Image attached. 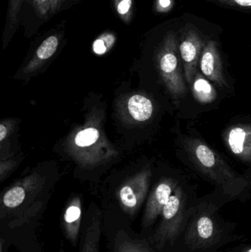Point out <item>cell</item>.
Instances as JSON below:
<instances>
[{"instance_id":"cell-14","label":"cell","mask_w":251,"mask_h":252,"mask_svg":"<svg viewBox=\"0 0 251 252\" xmlns=\"http://www.w3.org/2000/svg\"><path fill=\"white\" fill-rule=\"evenodd\" d=\"M203 74L196 75L190 90L193 91V95L200 103H209L214 101L216 97V93L213 87L209 84V80L203 78Z\"/></svg>"},{"instance_id":"cell-7","label":"cell","mask_w":251,"mask_h":252,"mask_svg":"<svg viewBox=\"0 0 251 252\" xmlns=\"http://www.w3.org/2000/svg\"><path fill=\"white\" fill-rule=\"evenodd\" d=\"M228 148L244 162L251 161V125L240 124L230 127L227 132Z\"/></svg>"},{"instance_id":"cell-16","label":"cell","mask_w":251,"mask_h":252,"mask_svg":"<svg viewBox=\"0 0 251 252\" xmlns=\"http://www.w3.org/2000/svg\"><path fill=\"white\" fill-rule=\"evenodd\" d=\"M219 7L251 13V0H204Z\"/></svg>"},{"instance_id":"cell-22","label":"cell","mask_w":251,"mask_h":252,"mask_svg":"<svg viewBox=\"0 0 251 252\" xmlns=\"http://www.w3.org/2000/svg\"><path fill=\"white\" fill-rule=\"evenodd\" d=\"M173 0H155L153 10L156 13H167L173 7Z\"/></svg>"},{"instance_id":"cell-9","label":"cell","mask_w":251,"mask_h":252,"mask_svg":"<svg viewBox=\"0 0 251 252\" xmlns=\"http://www.w3.org/2000/svg\"><path fill=\"white\" fill-rule=\"evenodd\" d=\"M187 241L195 247L209 245L215 237L213 220L208 215L203 214L195 219L189 231Z\"/></svg>"},{"instance_id":"cell-20","label":"cell","mask_w":251,"mask_h":252,"mask_svg":"<svg viewBox=\"0 0 251 252\" xmlns=\"http://www.w3.org/2000/svg\"><path fill=\"white\" fill-rule=\"evenodd\" d=\"M119 197H120L122 205L130 213L134 212L139 205V201L131 186L127 185V186L123 187L119 192Z\"/></svg>"},{"instance_id":"cell-8","label":"cell","mask_w":251,"mask_h":252,"mask_svg":"<svg viewBox=\"0 0 251 252\" xmlns=\"http://www.w3.org/2000/svg\"><path fill=\"white\" fill-rule=\"evenodd\" d=\"M175 185L172 182H163L155 189L146 209L143 223L147 227L154 223L159 215L162 214L164 207L170 198Z\"/></svg>"},{"instance_id":"cell-2","label":"cell","mask_w":251,"mask_h":252,"mask_svg":"<svg viewBox=\"0 0 251 252\" xmlns=\"http://www.w3.org/2000/svg\"><path fill=\"white\" fill-rule=\"evenodd\" d=\"M178 17L165 21L148 31L156 44L157 62L167 77L169 90L176 99H184L188 93L178 46Z\"/></svg>"},{"instance_id":"cell-23","label":"cell","mask_w":251,"mask_h":252,"mask_svg":"<svg viewBox=\"0 0 251 252\" xmlns=\"http://www.w3.org/2000/svg\"><path fill=\"white\" fill-rule=\"evenodd\" d=\"M82 1L83 0H59L57 14L75 7Z\"/></svg>"},{"instance_id":"cell-6","label":"cell","mask_w":251,"mask_h":252,"mask_svg":"<svg viewBox=\"0 0 251 252\" xmlns=\"http://www.w3.org/2000/svg\"><path fill=\"white\" fill-rule=\"evenodd\" d=\"M220 35L211 38L205 46L200 56L199 69L206 79L220 88L228 87L224 70Z\"/></svg>"},{"instance_id":"cell-21","label":"cell","mask_w":251,"mask_h":252,"mask_svg":"<svg viewBox=\"0 0 251 252\" xmlns=\"http://www.w3.org/2000/svg\"><path fill=\"white\" fill-rule=\"evenodd\" d=\"M98 138V130L93 127H90L79 132L75 138V142L77 145L80 147L89 146L94 144Z\"/></svg>"},{"instance_id":"cell-19","label":"cell","mask_w":251,"mask_h":252,"mask_svg":"<svg viewBox=\"0 0 251 252\" xmlns=\"http://www.w3.org/2000/svg\"><path fill=\"white\" fill-rule=\"evenodd\" d=\"M115 252H154L139 241L122 239L116 241Z\"/></svg>"},{"instance_id":"cell-18","label":"cell","mask_w":251,"mask_h":252,"mask_svg":"<svg viewBox=\"0 0 251 252\" xmlns=\"http://www.w3.org/2000/svg\"><path fill=\"white\" fill-rule=\"evenodd\" d=\"M25 198V190L22 187H15L6 192L3 198V203L7 208L13 209L19 207Z\"/></svg>"},{"instance_id":"cell-11","label":"cell","mask_w":251,"mask_h":252,"mask_svg":"<svg viewBox=\"0 0 251 252\" xmlns=\"http://www.w3.org/2000/svg\"><path fill=\"white\" fill-rule=\"evenodd\" d=\"M64 229L66 237L72 243L78 241L81 222V208L79 204L69 206L65 212Z\"/></svg>"},{"instance_id":"cell-5","label":"cell","mask_w":251,"mask_h":252,"mask_svg":"<svg viewBox=\"0 0 251 252\" xmlns=\"http://www.w3.org/2000/svg\"><path fill=\"white\" fill-rule=\"evenodd\" d=\"M59 0H23L21 10V28L24 35L38 33L45 24L57 14Z\"/></svg>"},{"instance_id":"cell-15","label":"cell","mask_w":251,"mask_h":252,"mask_svg":"<svg viewBox=\"0 0 251 252\" xmlns=\"http://www.w3.org/2000/svg\"><path fill=\"white\" fill-rule=\"evenodd\" d=\"M112 7L116 17L125 25H131L135 16V0H112Z\"/></svg>"},{"instance_id":"cell-4","label":"cell","mask_w":251,"mask_h":252,"mask_svg":"<svg viewBox=\"0 0 251 252\" xmlns=\"http://www.w3.org/2000/svg\"><path fill=\"white\" fill-rule=\"evenodd\" d=\"M186 195L182 188L178 187L171 195L162 212V220L154 235L159 247L172 242L179 233L184 220Z\"/></svg>"},{"instance_id":"cell-12","label":"cell","mask_w":251,"mask_h":252,"mask_svg":"<svg viewBox=\"0 0 251 252\" xmlns=\"http://www.w3.org/2000/svg\"><path fill=\"white\" fill-rule=\"evenodd\" d=\"M128 109L131 116L138 121L150 119L153 114V107L151 101L142 95H134L128 101Z\"/></svg>"},{"instance_id":"cell-17","label":"cell","mask_w":251,"mask_h":252,"mask_svg":"<svg viewBox=\"0 0 251 252\" xmlns=\"http://www.w3.org/2000/svg\"><path fill=\"white\" fill-rule=\"evenodd\" d=\"M116 41V36L112 31H105L93 44L94 52L98 55H103L112 48Z\"/></svg>"},{"instance_id":"cell-13","label":"cell","mask_w":251,"mask_h":252,"mask_svg":"<svg viewBox=\"0 0 251 252\" xmlns=\"http://www.w3.org/2000/svg\"><path fill=\"white\" fill-rule=\"evenodd\" d=\"M101 236V220L94 217L85 232L84 242L81 244L80 252H98Z\"/></svg>"},{"instance_id":"cell-1","label":"cell","mask_w":251,"mask_h":252,"mask_svg":"<svg viewBox=\"0 0 251 252\" xmlns=\"http://www.w3.org/2000/svg\"><path fill=\"white\" fill-rule=\"evenodd\" d=\"M221 32L219 25L193 13L178 16V46L184 77L190 90L199 72L200 56L205 46L211 38L221 35Z\"/></svg>"},{"instance_id":"cell-10","label":"cell","mask_w":251,"mask_h":252,"mask_svg":"<svg viewBox=\"0 0 251 252\" xmlns=\"http://www.w3.org/2000/svg\"><path fill=\"white\" fill-rule=\"evenodd\" d=\"M23 0H8L2 40L4 44L10 41L21 28V10Z\"/></svg>"},{"instance_id":"cell-24","label":"cell","mask_w":251,"mask_h":252,"mask_svg":"<svg viewBox=\"0 0 251 252\" xmlns=\"http://www.w3.org/2000/svg\"><path fill=\"white\" fill-rule=\"evenodd\" d=\"M7 134V128L3 125H0V141H2Z\"/></svg>"},{"instance_id":"cell-3","label":"cell","mask_w":251,"mask_h":252,"mask_svg":"<svg viewBox=\"0 0 251 252\" xmlns=\"http://www.w3.org/2000/svg\"><path fill=\"white\" fill-rule=\"evenodd\" d=\"M183 148L196 168L214 183L227 186L240 179V176L200 139L185 136Z\"/></svg>"},{"instance_id":"cell-25","label":"cell","mask_w":251,"mask_h":252,"mask_svg":"<svg viewBox=\"0 0 251 252\" xmlns=\"http://www.w3.org/2000/svg\"><path fill=\"white\" fill-rule=\"evenodd\" d=\"M243 252H251V248H248L245 250Z\"/></svg>"}]
</instances>
